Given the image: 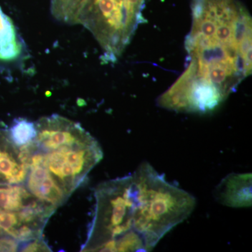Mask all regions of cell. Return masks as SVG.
I'll list each match as a JSON object with an SVG mask.
<instances>
[{
	"label": "cell",
	"instance_id": "cell-10",
	"mask_svg": "<svg viewBox=\"0 0 252 252\" xmlns=\"http://www.w3.org/2000/svg\"><path fill=\"white\" fill-rule=\"evenodd\" d=\"M8 132L13 143L18 147H23L35 138V123L25 119H16Z\"/></svg>",
	"mask_w": 252,
	"mask_h": 252
},
{
	"label": "cell",
	"instance_id": "cell-8",
	"mask_svg": "<svg viewBox=\"0 0 252 252\" xmlns=\"http://www.w3.org/2000/svg\"><path fill=\"white\" fill-rule=\"evenodd\" d=\"M22 46L12 21L0 8V60L10 61L17 59Z\"/></svg>",
	"mask_w": 252,
	"mask_h": 252
},
{
	"label": "cell",
	"instance_id": "cell-3",
	"mask_svg": "<svg viewBox=\"0 0 252 252\" xmlns=\"http://www.w3.org/2000/svg\"><path fill=\"white\" fill-rule=\"evenodd\" d=\"M132 178L135 195L133 230L143 239L148 252L191 215L196 200L167 182L149 162H142Z\"/></svg>",
	"mask_w": 252,
	"mask_h": 252
},
{
	"label": "cell",
	"instance_id": "cell-4",
	"mask_svg": "<svg viewBox=\"0 0 252 252\" xmlns=\"http://www.w3.org/2000/svg\"><path fill=\"white\" fill-rule=\"evenodd\" d=\"M94 216L82 252H114V243L133 230L135 195L132 175L99 184Z\"/></svg>",
	"mask_w": 252,
	"mask_h": 252
},
{
	"label": "cell",
	"instance_id": "cell-5",
	"mask_svg": "<svg viewBox=\"0 0 252 252\" xmlns=\"http://www.w3.org/2000/svg\"><path fill=\"white\" fill-rule=\"evenodd\" d=\"M56 210L23 184L0 185V238L14 239L21 247L42 238L44 227Z\"/></svg>",
	"mask_w": 252,
	"mask_h": 252
},
{
	"label": "cell",
	"instance_id": "cell-1",
	"mask_svg": "<svg viewBox=\"0 0 252 252\" xmlns=\"http://www.w3.org/2000/svg\"><path fill=\"white\" fill-rule=\"evenodd\" d=\"M185 72L157 99L161 108L206 114L252 74V21L235 0H193Z\"/></svg>",
	"mask_w": 252,
	"mask_h": 252
},
{
	"label": "cell",
	"instance_id": "cell-7",
	"mask_svg": "<svg viewBox=\"0 0 252 252\" xmlns=\"http://www.w3.org/2000/svg\"><path fill=\"white\" fill-rule=\"evenodd\" d=\"M27 176L19 147L10 138L9 132L0 130V185L23 184Z\"/></svg>",
	"mask_w": 252,
	"mask_h": 252
},
{
	"label": "cell",
	"instance_id": "cell-11",
	"mask_svg": "<svg viewBox=\"0 0 252 252\" xmlns=\"http://www.w3.org/2000/svg\"><path fill=\"white\" fill-rule=\"evenodd\" d=\"M147 252L144 240L135 230L127 232L114 243V252Z\"/></svg>",
	"mask_w": 252,
	"mask_h": 252
},
{
	"label": "cell",
	"instance_id": "cell-6",
	"mask_svg": "<svg viewBox=\"0 0 252 252\" xmlns=\"http://www.w3.org/2000/svg\"><path fill=\"white\" fill-rule=\"evenodd\" d=\"M251 173H231L215 188L214 195L218 203L233 208L252 206Z\"/></svg>",
	"mask_w": 252,
	"mask_h": 252
},
{
	"label": "cell",
	"instance_id": "cell-2",
	"mask_svg": "<svg viewBox=\"0 0 252 252\" xmlns=\"http://www.w3.org/2000/svg\"><path fill=\"white\" fill-rule=\"evenodd\" d=\"M36 135L19 147L27 167L25 187L56 209L63 205L103 158L97 140L79 124L58 114L35 123Z\"/></svg>",
	"mask_w": 252,
	"mask_h": 252
},
{
	"label": "cell",
	"instance_id": "cell-9",
	"mask_svg": "<svg viewBox=\"0 0 252 252\" xmlns=\"http://www.w3.org/2000/svg\"><path fill=\"white\" fill-rule=\"evenodd\" d=\"M89 0H51L55 18L67 24H79L81 13Z\"/></svg>",
	"mask_w": 252,
	"mask_h": 252
}]
</instances>
